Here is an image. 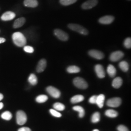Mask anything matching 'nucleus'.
Masks as SVG:
<instances>
[{"mask_svg":"<svg viewBox=\"0 0 131 131\" xmlns=\"http://www.w3.org/2000/svg\"><path fill=\"white\" fill-rule=\"evenodd\" d=\"M89 54L91 57L98 60H101L103 59L104 57V55L103 52L96 50H91L89 51Z\"/></svg>","mask_w":131,"mask_h":131,"instance_id":"10","label":"nucleus"},{"mask_svg":"<svg viewBox=\"0 0 131 131\" xmlns=\"http://www.w3.org/2000/svg\"><path fill=\"white\" fill-rule=\"evenodd\" d=\"M122 84V79L121 77H117L113 80L112 82L113 87L115 89H119Z\"/></svg>","mask_w":131,"mask_h":131,"instance_id":"18","label":"nucleus"},{"mask_svg":"<svg viewBox=\"0 0 131 131\" xmlns=\"http://www.w3.org/2000/svg\"><path fill=\"white\" fill-rule=\"evenodd\" d=\"M100 114L98 112L94 113L91 117V122L92 123H96L100 121Z\"/></svg>","mask_w":131,"mask_h":131,"instance_id":"28","label":"nucleus"},{"mask_svg":"<svg viewBox=\"0 0 131 131\" xmlns=\"http://www.w3.org/2000/svg\"><path fill=\"white\" fill-rule=\"evenodd\" d=\"M117 130L118 131H129L126 127L123 125H120L117 127Z\"/></svg>","mask_w":131,"mask_h":131,"instance_id":"34","label":"nucleus"},{"mask_svg":"<svg viewBox=\"0 0 131 131\" xmlns=\"http://www.w3.org/2000/svg\"><path fill=\"white\" fill-rule=\"evenodd\" d=\"M12 39L14 44L18 47H23L26 44V39L20 32H15L12 35Z\"/></svg>","mask_w":131,"mask_h":131,"instance_id":"1","label":"nucleus"},{"mask_svg":"<svg viewBox=\"0 0 131 131\" xmlns=\"http://www.w3.org/2000/svg\"><path fill=\"white\" fill-rule=\"evenodd\" d=\"M67 71L70 73H77L80 71V69L76 66H70L67 68Z\"/></svg>","mask_w":131,"mask_h":131,"instance_id":"21","label":"nucleus"},{"mask_svg":"<svg viewBox=\"0 0 131 131\" xmlns=\"http://www.w3.org/2000/svg\"><path fill=\"white\" fill-rule=\"evenodd\" d=\"M48 99L47 95H40L38 96L36 99V102L38 103H44L46 102Z\"/></svg>","mask_w":131,"mask_h":131,"instance_id":"26","label":"nucleus"},{"mask_svg":"<svg viewBox=\"0 0 131 131\" xmlns=\"http://www.w3.org/2000/svg\"><path fill=\"white\" fill-rule=\"evenodd\" d=\"M46 90L48 94L53 98H58L60 96V95H61L60 91L58 89H57L56 88L53 86H49L47 87Z\"/></svg>","mask_w":131,"mask_h":131,"instance_id":"6","label":"nucleus"},{"mask_svg":"<svg viewBox=\"0 0 131 131\" xmlns=\"http://www.w3.org/2000/svg\"><path fill=\"white\" fill-rule=\"evenodd\" d=\"M124 53L122 51H116L113 52L112 53L110 54L109 59L110 61L112 62H117L119 61L124 56Z\"/></svg>","mask_w":131,"mask_h":131,"instance_id":"8","label":"nucleus"},{"mask_svg":"<svg viewBox=\"0 0 131 131\" xmlns=\"http://www.w3.org/2000/svg\"><path fill=\"white\" fill-rule=\"evenodd\" d=\"M95 70L96 73L99 78H103L105 76V71L103 66L100 64H97L95 66Z\"/></svg>","mask_w":131,"mask_h":131,"instance_id":"11","label":"nucleus"},{"mask_svg":"<svg viewBox=\"0 0 131 131\" xmlns=\"http://www.w3.org/2000/svg\"><path fill=\"white\" fill-rule=\"evenodd\" d=\"M73 84L80 89H85L88 88V84L84 79L81 77H76L73 80Z\"/></svg>","mask_w":131,"mask_h":131,"instance_id":"3","label":"nucleus"},{"mask_svg":"<svg viewBox=\"0 0 131 131\" xmlns=\"http://www.w3.org/2000/svg\"><path fill=\"white\" fill-rule=\"evenodd\" d=\"M84 100V97L81 95H77L73 96L71 99L70 102L72 103H77L83 101Z\"/></svg>","mask_w":131,"mask_h":131,"instance_id":"20","label":"nucleus"},{"mask_svg":"<svg viewBox=\"0 0 131 131\" xmlns=\"http://www.w3.org/2000/svg\"><path fill=\"white\" fill-rule=\"evenodd\" d=\"M17 123L19 125L24 124L27 120V117L26 114L23 111H18L16 114Z\"/></svg>","mask_w":131,"mask_h":131,"instance_id":"4","label":"nucleus"},{"mask_svg":"<svg viewBox=\"0 0 131 131\" xmlns=\"http://www.w3.org/2000/svg\"><path fill=\"white\" fill-rule=\"evenodd\" d=\"M16 17V14L11 11H7L5 12L1 16V19L4 21H9L14 19Z\"/></svg>","mask_w":131,"mask_h":131,"instance_id":"13","label":"nucleus"},{"mask_svg":"<svg viewBox=\"0 0 131 131\" xmlns=\"http://www.w3.org/2000/svg\"><path fill=\"white\" fill-rule=\"evenodd\" d=\"M26 20L24 17H21L17 19L13 24V27L14 28H19L22 27L25 23Z\"/></svg>","mask_w":131,"mask_h":131,"instance_id":"16","label":"nucleus"},{"mask_svg":"<svg viewBox=\"0 0 131 131\" xmlns=\"http://www.w3.org/2000/svg\"><path fill=\"white\" fill-rule=\"evenodd\" d=\"M114 19V17L112 16H105L99 19V22L103 24H109L112 23Z\"/></svg>","mask_w":131,"mask_h":131,"instance_id":"12","label":"nucleus"},{"mask_svg":"<svg viewBox=\"0 0 131 131\" xmlns=\"http://www.w3.org/2000/svg\"><path fill=\"white\" fill-rule=\"evenodd\" d=\"M24 51L28 53H33L34 51V49L33 47L29 46H25L24 47Z\"/></svg>","mask_w":131,"mask_h":131,"instance_id":"33","label":"nucleus"},{"mask_svg":"<svg viewBox=\"0 0 131 131\" xmlns=\"http://www.w3.org/2000/svg\"><path fill=\"white\" fill-rule=\"evenodd\" d=\"M54 34L57 38L62 41H67L69 39V36L68 34L61 29H55L54 31Z\"/></svg>","mask_w":131,"mask_h":131,"instance_id":"5","label":"nucleus"},{"mask_svg":"<svg viewBox=\"0 0 131 131\" xmlns=\"http://www.w3.org/2000/svg\"><path fill=\"white\" fill-rule=\"evenodd\" d=\"M77 0H60L59 2L61 5L64 6H68L75 3Z\"/></svg>","mask_w":131,"mask_h":131,"instance_id":"30","label":"nucleus"},{"mask_svg":"<svg viewBox=\"0 0 131 131\" xmlns=\"http://www.w3.org/2000/svg\"><path fill=\"white\" fill-rule=\"evenodd\" d=\"M124 46L127 49H130L131 48V38H126L124 41Z\"/></svg>","mask_w":131,"mask_h":131,"instance_id":"32","label":"nucleus"},{"mask_svg":"<svg viewBox=\"0 0 131 131\" xmlns=\"http://www.w3.org/2000/svg\"><path fill=\"white\" fill-rule=\"evenodd\" d=\"M28 82L31 85H35L38 83V78L34 74H31L28 78Z\"/></svg>","mask_w":131,"mask_h":131,"instance_id":"24","label":"nucleus"},{"mask_svg":"<svg viewBox=\"0 0 131 131\" xmlns=\"http://www.w3.org/2000/svg\"><path fill=\"white\" fill-rule=\"evenodd\" d=\"M4 98V96L2 94L0 93V101Z\"/></svg>","mask_w":131,"mask_h":131,"instance_id":"38","label":"nucleus"},{"mask_svg":"<svg viewBox=\"0 0 131 131\" xmlns=\"http://www.w3.org/2000/svg\"><path fill=\"white\" fill-rule=\"evenodd\" d=\"M4 107V104L2 103H0V110L2 109Z\"/></svg>","mask_w":131,"mask_h":131,"instance_id":"39","label":"nucleus"},{"mask_svg":"<svg viewBox=\"0 0 131 131\" xmlns=\"http://www.w3.org/2000/svg\"><path fill=\"white\" fill-rule=\"evenodd\" d=\"M50 113H51V114L52 115L53 117H60L62 116L60 113L58 112L57 110L55 109H51L50 110Z\"/></svg>","mask_w":131,"mask_h":131,"instance_id":"31","label":"nucleus"},{"mask_svg":"<svg viewBox=\"0 0 131 131\" xmlns=\"http://www.w3.org/2000/svg\"><path fill=\"white\" fill-rule=\"evenodd\" d=\"M107 72L108 75L111 77H114L116 75L117 70L114 66L112 65H109L107 68Z\"/></svg>","mask_w":131,"mask_h":131,"instance_id":"19","label":"nucleus"},{"mask_svg":"<svg viewBox=\"0 0 131 131\" xmlns=\"http://www.w3.org/2000/svg\"><path fill=\"white\" fill-rule=\"evenodd\" d=\"M24 4L26 7L32 8L36 7L38 5L37 0H24Z\"/></svg>","mask_w":131,"mask_h":131,"instance_id":"15","label":"nucleus"},{"mask_svg":"<svg viewBox=\"0 0 131 131\" xmlns=\"http://www.w3.org/2000/svg\"><path fill=\"white\" fill-rule=\"evenodd\" d=\"M93 131H100L99 130H98V129H94V130H93Z\"/></svg>","mask_w":131,"mask_h":131,"instance_id":"40","label":"nucleus"},{"mask_svg":"<svg viewBox=\"0 0 131 131\" xmlns=\"http://www.w3.org/2000/svg\"><path fill=\"white\" fill-rule=\"evenodd\" d=\"M105 115L108 117L114 118V117H117L118 116V113L114 110L108 109L105 111Z\"/></svg>","mask_w":131,"mask_h":131,"instance_id":"22","label":"nucleus"},{"mask_svg":"<svg viewBox=\"0 0 131 131\" xmlns=\"http://www.w3.org/2000/svg\"><path fill=\"white\" fill-rule=\"evenodd\" d=\"M73 109L79 113V116L80 117L82 118L84 117L85 111L84 109L80 106H75L73 107Z\"/></svg>","mask_w":131,"mask_h":131,"instance_id":"23","label":"nucleus"},{"mask_svg":"<svg viewBox=\"0 0 131 131\" xmlns=\"http://www.w3.org/2000/svg\"><path fill=\"white\" fill-rule=\"evenodd\" d=\"M129 1H131V0H129Z\"/></svg>","mask_w":131,"mask_h":131,"instance_id":"41","label":"nucleus"},{"mask_svg":"<svg viewBox=\"0 0 131 131\" xmlns=\"http://www.w3.org/2000/svg\"><path fill=\"white\" fill-rule=\"evenodd\" d=\"M53 107L54 108V109L56 110L57 111H62L65 109V106L62 103H54V104L53 105Z\"/></svg>","mask_w":131,"mask_h":131,"instance_id":"29","label":"nucleus"},{"mask_svg":"<svg viewBox=\"0 0 131 131\" xmlns=\"http://www.w3.org/2000/svg\"><path fill=\"white\" fill-rule=\"evenodd\" d=\"M47 66V61L45 59H42L38 63L37 71L38 73L42 72L45 70Z\"/></svg>","mask_w":131,"mask_h":131,"instance_id":"14","label":"nucleus"},{"mask_svg":"<svg viewBox=\"0 0 131 131\" xmlns=\"http://www.w3.org/2000/svg\"><path fill=\"white\" fill-rule=\"evenodd\" d=\"M1 117L6 121H10L12 118V115L9 111H5L2 114Z\"/></svg>","mask_w":131,"mask_h":131,"instance_id":"27","label":"nucleus"},{"mask_svg":"<svg viewBox=\"0 0 131 131\" xmlns=\"http://www.w3.org/2000/svg\"><path fill=\"white\" fill-rule=\"evenodd\" d=\"M5 42V39L3 38H0V44Z\"/></svg>","mask_w":131,"mask_h":131,"instance_id":"37","label":"nucleus"},{"mask_svg":"<svg viewBox=\"0 0 131 131\" xmlns=\"http://www.w3.org/2000/svg\"><path fill=\"white\" fill-rule=\"evenodd\" d=\"M18 131H31V130L27 127H24L19 128Z\"/></svg>","mask_w":131,"mask_h":131,"instance_id":"36","label":"nucleus"},{"mask_svg":"<svg viewBox=\"0 0 131 131\" xmlns=\"http://www.w3.org/2000/svg\"><path fill=\"white\" fill-rule=\"evenodd\" d=\"M104 100H105V96L103 94H100L97 97L96 104H97L99 107L102 108L103 106Z\"/></svg>","mask_w":131,"mask_h":131,"instance_id":"17","label":"nucleus"},{"mask_svg":"<svg viewBox=\"0 0 131 131\" xmlns=\"http://www.w3.org/2000/svg\"><path fill=\"white\" fill-rule=\"evenodd\" d=\"M107 105L111 107H117L121 105L122 99L118 97H116L109 99L107 101Z\"/></svg>","mask_w":131,"mask_h":131,"instance_id":"7","label":"nucleus"},{"mask_svg":"<svg viewBox=\"0 0 131 131\" xmlns=\"http://www.w3.org/2000/svg\"><path fill=\"white\" fill-rule=\"evenodd\" d=\"M98 3V0H88L82 4V8L84 9H90L96 6Z\"/></svg>","mask_w":131,"mask_h":131,"instance_id":"9","label":"nucleus"},{"mask_svg":"<svg viewBox=\"0 0 131 131\" xmlns=\"http://www.w3.org/2000/svg\"><path fill=\"white\" fill-rule=\"evenodd\" d=\"M97 96L94 95L91 97H90L89 99V102L91 104H96V100H97Z\"/></svg>","mask_w":131,"mask_h":131,"instance_id":"35","label":"nucleus"},{"mask_svg":"<svg viewBox=\"0 0 131 131\" xmlns=\"http://www.w3.org/2000/svg\"><path fill=\"white\" fill-rule=\"evenodd\" d=\"M119 67L123 72H127L129 70V64L126 61H121L119 63Z\"/></svg>","mask_w":131,"mask_h":131,"instance_id":"25","label":"nucleus"},{"mask_svg":"<svg viewBox=\"0 0 131 131\" xmlns=\"http://www.w3.org/2000/svg\"><path fill=\"white\" fill-rule=\"evenodd\" d=\"M68 27L71 29V30L77 32L82 35H87L89 34L88 31L85 28L79 24H69L68 25Z\"/></svg>","mask_w":131,"mask_h":131,"instance_id":"2","label":"nucleus"}]
</instances>
